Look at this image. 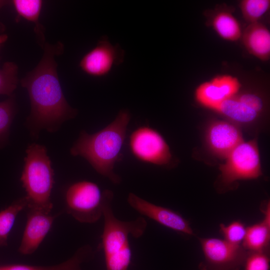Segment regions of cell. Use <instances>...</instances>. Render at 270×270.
Instances as JSON below:
<instances>
[{"mask_svg": "<svg viewBox=\"0 0 270 270\" xmlns=\"http://www.w3.org/2000/svg\"><path fill=\"white\" fill-rule=\"evenodd\" d=\"M43 49L38 64L20 80L30 100V112L26 124L34 137H38L42 130L58 131L63 122L74 118L78 112L66 101L57 73L55 56L62 54L63 44L46 42Z\"/></svg>", "mask_w": 270, "mask_h": 270, "instance_id": "obj_1", "label": "cell"}, {"mask_svg": "<svg viewBox=\"0 0 270 270\" xmlns=\"http://www.w3.org/2000/svg\"><path fill=\"white\" fill-rule=\"evenodd\" d=\"M130 119L129 111L122 110L111 123L98 132L89 134L82 130L70 149V154L84 158L98 174L114 184H120L121 178L114 169L120 158Z\"/></svg>", "mask_w": 270, "mask_h": 270, "instance_id": "obj_2", "label": "cell"}, {"mask_svg": "<svg viewBox=\"0 0 270 270\" xmlns=\"http://www.w3.org/2000/svg\"><path fill=\"white\" fill-rule=\"evenodd\" d=\"M114 194L106 190L102 216L104 224L102 238L106 270H128L132 256L129 238L142 236L147 227L142 216L130 221L118 219L114 214L112 202Z\"/></svg>", "mask_w": 270, "mask_h": 270, "instance_id": "obj_3", "label": "cell"}, {"mask_svg": "<svg viewBox=\"0 0 270 270\" xmlns=\"http://www.w3.org/2000/svg\"><path fill=\"white\" fill-rule=\"evenodd\" d=\"M26 152L20 180L26 193L27 208L50 213L54 172L47 150L43 145L34 143L28 145Z\"/></svg>", "mask_w": 270, "mask_h": 270, "instance_id": "obj_4", "label": "cell"}, {"mask_svg": "<svg viewBox=\"0 0 270 270\" xmlns=\"http://www.w3.org/2000/svg\"><path fill=\"white\" fill-rule=\"evenodd\" d=\"M105 193L106 190L102 191L94 182H74L66 192V212L80 222H96L102 216Z\"/></svg>", "mask_w": 270, "mask_h": 270, "instance_id": "obj_5", "label": "cell"}, {"mask_svg": "<svg viewBox=\"0 0 270 270\" xmlns=\"http://www.w3.org/2000/svg\"><path fill=\"white\" fill-rule=\"evenodd\" d=\"M220 166V182L228 186L238 180H252L262 174L260 158L255 140L244 141L234 148Z\"/></svg>", "mask_w": 270, "mask_h": 270, "instance_id": "obj_6", "label": "cell"}, {"mask_svg": "<svg viewBox=\"0 0 270 270\" xmlns=\"http://www.w3.org/2000/svg\"><path fill=\"white\" fill-rule=\"evenodd\" d=\"M129 146L134 156L142 162L166 166L172 162L168 144L157 130L148 126H139L132 132Z\"/></svg>", "mask_w": 270, "mask_h": 270, "instance_id": "obj_7", "label": "cell"}, {"mask_svg": "<svg viewBox=\"0 0 270 270\" xmlns=\"http://www.w3.org/2000/svg\"><path fill=\"white\" fill-rule=\"evenodd\" d=\"M204 256L200 270H240L243 266L247 251L242 245L224 239L199 238Z\"/></svg>", "mask_w": 270, "mask_h": 270, "instance_id": "obj_8", "label": "cell"}, {"mask_svg": "<svg viewBox=\"0 0 270 270\" xmlns=\"http://www.w3.org/2000/svg\"><path fill=\"white\" fill-rule=\"evenodd\" d=\"M266 102L256 92H240L223 102L214 111L236 125L256 122L264 114Z\"/></svg>", "mask_w": 270, "mask_h": 270, "instance_id": "obj_9", "label": "cell"}, {"mask_svg": "<svg viewBox=\"0 0 270 270\" xmlns=\"http://www.w3.org/2000/svg\"><path fill=\"white\" fill-rule=\"evenodd\" d=\"M242 86L236 76L218 74L200 84L196 88L194 98L200 106L215 111L223 102L240 92Z\"/></svg>", "mask_w": 270, "mask_h": 270, "instance_id": "obj_10", "label": "cell"}, {"mask_svg": "<svg viewBox=\"0 0 270 270\" xmlns=\"http://www.w3.org/2000/svg\"><path fill=\"white\" fill-rule=\"evenodd\" d=\"M127 202L135 210L142 216L179 234H194L189 222L178 212L150 202L130 192Z\"/></svg>", "mask_w": 270, "mask_h": 270, "instance_id": "obj_11", "label": "cell"}, {"mask_svg": "<svg viewBox=\"0 0 270 270\" xmlns=\"http://www.w3.org/2000/svg\"><path fill=\"white\" fill-rule=\"evenodd\" d=\"M122 50L106 38H103L82 58L79 66L84 72L90 76H102L122 62Z\"/></svg>", "mask_w": 270, "mask_h": 270, "instance_id": "obj_12", "label": "cell"}, {"mask_svg": "<svg viewBox=\"0 0 270 270\" xmlns=\"http://www.w3.org/2000/svg\"><path fill=\"white\" fill-rule=\"evenodd\" d=\"M206 141L212 154L225 159L244 140L238 125L228 121L217 120L212 122L208 126Z\"/></svg>", "mask_w": 270, "mask_h": 270, "instance_id": "obj_13", "label": "cell"}, {"mask_svg": "<svg viewBox=\"0 0 270 270\" xmlns=\"http://www.w3.org/2000/svg\"><path fill=\"white\" fill-rule=\"evenodd\" d=\"M56 216L41 210L28 208L18 252L26 255L34 253L50 230Z\"/></svg>", "mask_w": 270, "mask_h": 270, "instance_id": "obj_14", "label": "cell"}, {"mask_svg": "<svg viewBox=\"0 0 270 270\" xmlns=\"http://www.w3.org/2000/svg\"><path fill=\"white\" fill-rule=\"evenodd\" d=\"M242 44L249 54L261 61L270 58V32L260 22L249 24L242 32Z\"/></svg>", "mask_w": 270, "mask_h": 270, "instance_id": "obj_15", "label": "cell"}, {"mask_svg": "<svg viewBox=\"0 0 270 270\" xmlns=\"http://www.w3.org/2000/svg\"><path fill=\"white\" fill-rule=\"evenodd\" d=\"M210 23L216 33L224 40L234 42L241 38L242 32L240 24L230 12H217L212 16Z\"/></svg>", "mask_w": 270, "mask_h": 270, "instance_id": "obj_16", "label": "cell"}, {"mask_svg": "<svg viewBox=\"0 0 270 270\" xmlns=\"http://www.w3.org/2000/svg\"><path fill=\"white\" fill-rule=\"evenodd\" d=\"M94 254L92 248L85 245L76 251L74 256L64 262L49 266L10 264L0 267V270H81V264Z\"/></svg>", "mask_w": 270, "mask_h": 270, "instance_id": "obj_17", "label": "cell"}, {"mask_svg": "<svg viewBox=\"0 0 270 270\" xmlns=\"http://www.w3.org/2000/svg\"><path fill=\"white\" fill-rule=\"evenodd\" d=\"M270 220L263 218L258 223L246 228L242 246L247 252L268 251Z\"/></svg>", "mask_w": 270, "mask_h": 270, "instance_id": "obj_18", "label": "cell"}, {"mask_svg": "<svg viewBox=\"0 0 270 270\" xmlns=\"http://www.w3.org/2000/svg\"><path fill=\"white\" fill-rule=\"evenodd\" d=\"M12 3L18 15L35 24L34 32L38 43L43 48L45 38L42 26L39 20L43 1L41 0H13Z\"/></svg>", "mask_w": 270, "mask_h": 270, "instance_id": "obj_19", "label": "cell"}, {"mask_svg": "<svg viewBox=\"0 0 270 270\" xmlns=\"http://www.w3.org/2000/svg\"><path fill=\"white\" fill-rule=\"evenodd\" d=\"M28 199L25 196L0 211V246L7 245L8 237L16 218L22 210L28 207Z\"/></svg>", "mask_w": 270, "mask_h": 270, "instance_id": "obj_20", "label": "cell"}, {"mask_svg": "<svg viewBox=\"0 0 270 270\" xmlns=\"http://www.w3.org/2000/svg\"><path fill=\"white\" fill-rule=\"evenodd\" d=\"M239 7L244 18L249 24L258 22L270 8V0H242Z\"/></svg>", "mask_w": 270, "mask_h": 270, "instance_id": "obj_21", "label": "cell"}, {"mask_svg": "<svg viewBox=\"0 0 270 270\" xmlns=\"http://www.w3.org/2000/svg\"><path fill=\"white\" fill-rule=\"evenodd\" d=\"M18 68L13 62H8L0 68V94L11 96L16 89L18 80Z\"/></svg>", "mask_w": 270, "mask_h": 270, "instance_id": "obj_22", "label": "cell"}, {"mask_svg": "<svg viewBox=\"0 0 270 270\" xmlns=\"http://www.w3.org/2000/svg\"><path fill=\"white\" fill-rule=\"evenodd\" d=\"M16 112V106L14 97L0 102V142L8 135Z\"/></svg>", "mask_w": 270, "mask_h": 270, "instance_id": "obj_23", "label": "cell"}, {"mask_svg": "<svg viewBox=\"0 0 270 270\" xmlns=\"http://www.w3.org/2000/svg\"><path fill=\"white\" fill-rule=\"evenodd\" d=\"M220 228L224 240L234 244L242 245L246 229L242 222L239 220L234 221L227 226L221 224Z\"/></svg>", "mask_w": 270, "mask_h": 270, "instance_id": "obj_24", "label": "cell"}, {"mask_svg": "<svg viewBox=\"0 0 270 270\" xmlns=\"http://www.w3.org/2000/svg\"><path fill=\"white\" fill-rule=\"evenodd\" d=\"M244 270H270L268 251L247 252Z\"/></svg>", "mask_w": 270, "mask_h": 270, "instance_id": "obj_25", "label": "cell"}, {"mask_svg": "<svg viewBox=\"0 0 270 270\" xmlns=\"http://www.w3.org/2000/svg\"><path fill=\"white\" fill-rule=\"evenodd\" d=\"M8 38L6 34H0V44L6 42Z\"/></svg>", "mask_w": 270, "mask_h": 270, "instance_id": "obj_26", "label": "cell"}, {"mask_svg": "<svg viewBox=\"0 0 270 270\" xmlns=\"http://www.w3.org/2000/svg\"><path fill=\"white\" fill-rule=\"evenodd\" d=\"M8 2V0H0V10Z\"/></svg>", "mask_w": 270, "mask_h": 270, "instance_id": "obj_27", "label": "cell"}]
</instances>
